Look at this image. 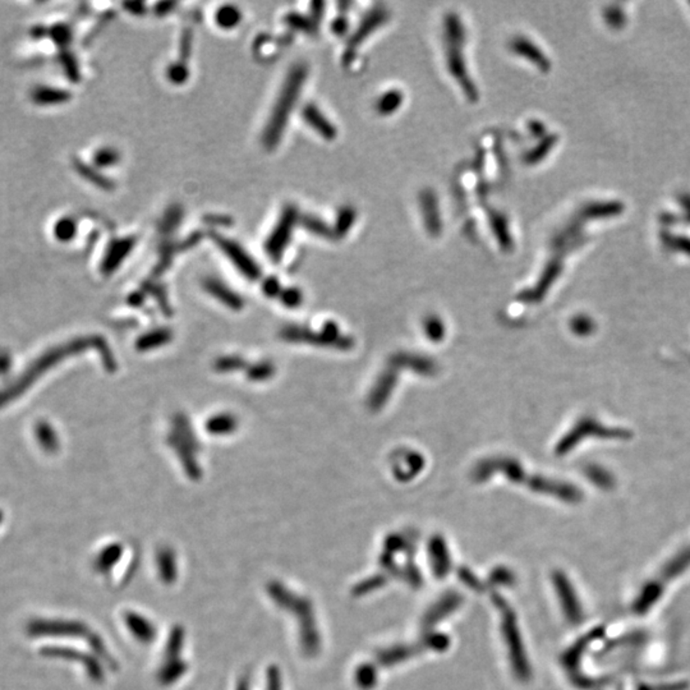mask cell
Wrapping results in <instances>:
<instances>
[{
	"label": "cell",
	"mask_w": 690,
	"mask_h": 690,
	"mask_svg": "<svg viewBox=\"0 0 690 690\" xmlns=\"http://www.w3.org/2000/svg\"><path fill=\"white\" fill-rule=\"evenodd\" d=\"M306 76V68L303 65H297L290 70L288 77L285 78L280 95L276 100L273 114L262 136L263 145L268 150L276 148L282 140L285 127L288 124L289 115L296 105Z\"/></svg>",
	"instance_id": "1"
},
{
	"label": "cell",
	"mask_w": 690,
	"mask_h": 690,
	"mask_svg": "<svg viewBox=\"0 0 690 690\" xmlns=\"http://www.w3.org/2000/svg\"><path fill=\"white\" fill-rule=\"evenodd\" d=\"M493 601H495V605L497 604V607L500 608L502 633H504V638H505L507 647H509L512 666H513L518 679L527 680L530 676V670H529L528 661H527L526 653H524V648H523V643H521L514 613L509 607L507 602L499 596H493Z\"/></svg>",
	"instance_id": "2"
},
{
	"label": "cell",
	"mask_w": 690,
	"mask_h": 690,
	"mask_svg": "<svg viewBox=\"0 0 690 690\" xmlns=\"http://www.w3.org/2000/svg\"><path fill=\"white\" fill-rule=\"evenodd\" d=\"M297 215L298 214L293 206L284 209L278 224L266 240V251L270 257L279 259L282 256V251L285 249L290 240L293 228L296 226Z\"/></svg>",
	"instance_id": "3"
},
{
	"label": "cell",
	"mask_w": 690,
	"mask_h": 690,
	"mask_svg": "<svg viewBox=\"0 0 690 690\" xmlns=\"http://www.w3.org/2000/svg\"><path fill=\"white\" fill-rule=\"evenodd\" d=\"M212 238L215 240V243L223 249V252L234 262V265L240 268V271H243L248 278H252V279L257 278L260 271H259L256 262L252 260V257H249V254H247L246 251L238 243H235L234 240H228L220 234H212Z\"/></svg>",
	"instance_id": "4"
},
{
	"label": "cell",
	"mask_w": 690,
	"mask_h": 690,
	"mask_svg": "<svg viewBox=\"0 0 690 690\" xmlns=\"http://www.w3.org/2000/svg\"><path fill=\"white\" fill-rule=\"evenodd\" d=\"M554 583H555V587H556L559 594H560V599L563 604L566 619L569 620L571 624H577L583 618V613H582L580 605L577 601V596L569 585V580H566L563 573L557 571L554 574Z\"/></svg>",
	"instance_id": "5"
},
{
	"label": "cell",
	"mask_w": 690,
	"mask_h": 690,
	"mask_svg": "<svg viewBox=\"0 0 690 690\" xmlns=\"http://www.w3.org/2000/svg\"><path fill=\"white\" fill-rule=\"evenodd\" d=\"M624 204L619 201H601V202H592L587 204L585 209L580 212V218L585 220H594V219H608L618 216L621 212L624 211Z\"/></svg>",
	"instance_id": "6"
},
{
	"label": "cell",
	"mask_w": 690,
	"mask_h": 690,
	"mask_svg": "<svg viewBox=\"0 0 690 690\" xmlns=\"http://www.w3.org/2000/svg\"><path fill=\"white\" fill-rule=\"evenodd\" d=\"M134 245H136L134 237L114 240L108 249L104 261V268L106 271H112L117 268L120 262L126 259V256L134 249Z\"/></svg>",
	"instance_id": "7"
},
{
	"label": "cell",
	"mask_w": 690,
	"mask_h": 690,
	"mask_svg": "<svg viewBox=\"0 0 690 690\" xmlns=\"http://www.w3.org/2000/svg\"><path fill=\"white\" fill-rule=\"evenodd\" d=\"M303 117L311 127L315 128L318 134L327 140H332L337 136L335 127L325 118L315 105H307L303 110Z\"/></svg>",
	"instance_id": "8"
},
{
	"label": "cell",
	"mask_w": 690,
	"mask_h": 690,
	"mask_svg": "<svg viewBox=\"0 0 690 690\" xmlns=\"http://www.w3.org/2000/svg\"><path fill=\"white\" fill-rule=\"evenodd\" d=\"M431 564L434 574L438 578L445 577L450 569V561L441 541H436L431 545Z\"/></svg>",
	"instance_id": "9"
},
{
	"label": "cell",
	"mask_w": 690,
	"mask_h": 690,
	"mask_svg": "<svg viewBox=\"0 0 690 690\" xmlns=\"http://www.w3.org/2000/svg\"><path fill=\"white\" fill-rule=\"evenodd\" d=\"M514 50L521 56L533 60V63L538 64V67H541L542 70H546V68L549 70V59H546V57L541 53V50L535 48V45L529 43L528 40H516L514 43Z\"/></svg>",
	"instance_id": "10"
},
{
	"label": "cell",
	"mask_w": 690,
	"mask_h": 690,
	"mask_svg": "<svg viewBox=\"0 0 690 690\" xmlns=\"http://www.w3.org/2000/svg\"><path fill=\"white\" fill-rule=\"evenodd\" d=\"M76 169L79 171V174L84 176L85 179H87L89 182H91L92 184H95L96 187H99L101 190H113L114 182L110 181L109 178L100 174L99 171L89 167L87 164L82 162H76Z\"/></svg>",
	"instance_id": "11"
},
{
	"label": "cell",
	"mask_w": 690,
	"mask_h": 690,
	"mask_svg": "<svg viewBox=\"0 0 690 690\" xmlns=\"http://www.w3.org/2000/svg\"><path fill=\"white\" fill-rule=\"evenodd\" d=\"M459 602H460V599H459L458 594L448 596L441 602H438L440 605L435 606L430 613H427L424 624L430 625V624L436 623L437 620L443 619L446 613H450L451 610H454L459 605Z\"/></svg>",
	"instance_id": "12"
},
{
	"label": "cell",
	"mask_w": 690,
	"mask_h": 690,
	"mask_svg": "<svg viewBox=\"0 0 690 690\" xmlns=\"http://www.w3.org/2000/svg\"><path fill=\"white\" fill-rule=\"evenodd\" d=\"M661 235L663 246L668 247L671 251L690 254V238L688 237L671 232H662Z\"/></svg>",
	"instance_id": "13"
},
{
	"label": "cell",
	"mask_w": 690,
	"mask_h": 690,
	"mask_svg": "<svg viewBox=\"0 0 690 690\" xmlns=\"http://www.w3.org/2000/svg\"><path fill=\"white\" fill-rule=\"evenodd\" d=\"M242 15H240L238 8L233 6H224L220 8L216 13V22L219 26L223 29H233L240 22Z\"/></svg>",
	"instance_id": "14"
},
{
	"label": "cell",
	"mask_w": 690,
	"mask_h": 690,
	"mask_svg": "<svg viewBox=\"0 0 690 690\" xmlns=\"http://www.w3.org/2000/svg\"><path fill=\"white\" fill-rule=\"evenodd\" d=\"M70 99V93L63 90L44 87L35 93V100L41 104H60Z\"/></svg>",
	"instance_id": "15"
},
{
	"label": "cell",
	"mask_w": 690,
	"mask_h": 690,
	"mask_svg": "<svg viewBox=\"0 0 690 690\" xmlns=\"http://www.w3.org/2000/svg\"><path fill=\"white\" fill-rule=\"evenodd\" d=\"M76 232L77 226L71 218L60 219L54 228V234L60 240H71Z\"/></svg>",
	"instance_id": "16"
},
{
	"label": "cell",
	"mask_w": 690,
	"mask_h": 690,
	"mask_svg": "<svg viewBox=\"0 0 690 690\" xmlns=\"http://www.w3.org/2000/svg\"><path fill=\"white\" fill-rule=\"evenodd\" d=\"M119 162V154L113 148H103L93 156V162L99 167H112Z\"/></svg>",
	"instance_id": "17"
},
{
	"label": "cell",
	"mask_w": 690,
	"mask_h": 690,
	"mask_svg": "<svg viewBox=\"0 0 690 690\" xmlns=\"http://www.w3.org/2000/svg\"><path fill=\"white\" fill-rule=\"evenodd\" d=\"M188 76H190V73H188V70L183 63L173 64L168 68V78L176 85L184 84Z\"/></svg>",
	"instance_id": "18"
},
{
	"label": "cell",
	"mask_w": 690,
	"mask_h": 690,
	"mask_svg": "<svg viewBox=\"0 0 690 690\" xmlns=\"http://www.w3.org/2000/svg\"><path fill=\"white\" fill-rule=\"evenodd\" d=\"M605 20L611 27H621L624 23H625V15L623 13L621 9H618V8H608L605 12Z\"/></svg>",
	"instance_id": "19"
},
{
	"label": "cell",
	"mask_w": 690,
	"mask_h": 690,
	"mask_svg": "<svg viewBox=\"0 0 690 690\" xmlns=\"http://www.w3.org/2000/svg\"><path fill=\"white\" fill-rule=\"evenodd\" d=\"M285 22L288 23L289 26H292L294 29H310V22L307 21L302 15H297V13H290V15H287L285 17Z\"/></svg>",
	"instance_id": "20"
},
{
	"label": "cell",
	"mask_w": 690,
	"mask_h": 690,
	"mask_svg": "<svg viewBox=\"0 0 690 690\" xmlns=\"http://www.w3.org/2000/svg\"><path fill=\"white\" fill-rule=\"evenodd\" d=\"M181 219H182V212H181V209H176V207H174V209H171V210H170V214H168V215L165 216V219H164L162 226H164L165 229H173V228H176V224H178V221H181Z\"/></svg>",
	"instance_id": "21"
},
{
	"label": "cell",
	"mask_w": 690,
	"mask_h": 690,
	"mask_svg": "<svg viewBox=\"0 0 690 690\" xmlns=\"http://www.w3.org/2000/svg\"><path fill=\"white\" fill-rule=\"evenodd\" d=\"M304 226L311 230V232L317 233V234H327V228L315 218H304Z\"/></svg>",
	"instance_id": "22"
},
{
	"label": "cell",
	"mask_w": 690,
	"mask_h": 690,
	"mask_svg": "<svg viewBox=\"0 0 690 690\" xmlns=\"http://www.w3.org/2000/svg\"><path fill=\"white\" fill-rule=\"evenodd\" d=\"M53 34L58 43L67 44L70 41V30L65 26H60V25L56 26Z\"/></svg>",
	"instance_id": "23"
},
{
	"label": "cell",
	"mask_w": 690,
	"mask_h": 690,
	"mask_svg": "<svg viewBox=\"0 0 690 690\" xmlns=\"http://www.w3.org/2000/svg\"><path fill=\"white\" fill-rule=\"evenodd\" d=\"M64 64H65V68H67V72H68V76L73 78V79L78 78L77 64L74 62V59L70 57V56H67V57L64 58Z\"/></svg>",
	"instance_id": "24"
},
{
	"label": "cell",
	"mask_w": 690,
	"mask_h": 690,
	"mask_svg": "<svg viewBox=\"0 0 690 690\" xmlns=\"http://www.w3.org/2000/svg\"><path fill=\"white\" fill-rule=\"evenodd\" d=\"M190 45H192V39H190V32H184L183 36H182V44H181V53H182V57L188 58L190 54Z\"/></svg>",
	"instance_id": "25"
},
{
	"label": "cell",
	"mask_w": 690,
	"mask_h": 690,
	"mask_svg": "<svg viewBox=\"0 0 690 690\" xmlns=\"http://www.w3.org/2000/svg\"><path fill=\"white\" fill-rule=\"evenodd\" d=\"M124 8L128 9L129 12H132L134 15H143L146 12L145 9V4L143 3H138V1H134V3H126L124 4Z\"/></svg>",
	"instance_id": "26"
},
{
	"label": "cell",
	"mask_w": 690,
	"mask_h": 690,
	"mask_svg": "<svg viewBox=\"0 0 690 690\" xmlns=\"http://www.w3.org/2000/svg\"><path fill=\"white\" fill-rule=\"evenodd\" d=\"M679 201L682 204V207H683L684 214H685V218L690 223V195L689 193H683L680 197H679Z\"/></svg>",
	"instance_id": "27"
},
{
	"label": "cell",
	"mask_w": 690,
	"mask_h": 690,
	"mask_svg": "<svg viewBox=\"0 0 690 690\" xmlns=\"http://www.w3.org/2000/svg\"><path fill=\"white\" fill-rule=\"evenodd\" d=\"M174 6H176L174 3H168V1H164V3H159V4H156V7H155L156 15H165V13H168V12H170V9L174 7Z\"/></svg>",
	"instance_id": "28"
}]
</instances>
